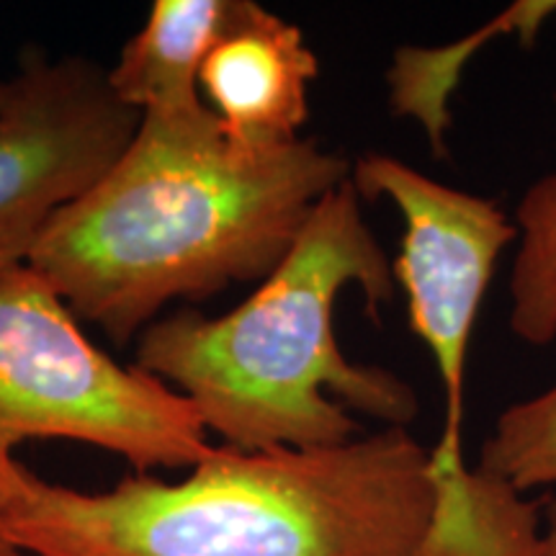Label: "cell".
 Segmentation results:
<instances>
[{
  "label": "cell",
  "mask_w": 556,
  "mask_h": 556,
  "mask_svg": "<svg viewBox=\"0 0 556 556\" xmlns=\"http://www.w3.org/2000/svg\"><path fill=\"white\" fill-rule=\"evenodd\" d=\"M348 178L351 160L315 139L253 152L229 142L208 106L142 114L127 150L54 214L26 266L75 317L129 345L170 302L263 281Z\"/></svg>",
  "instance_id": "6da1fadb"
},
{
  "label": "cell",
  "mask_w": 556,
  "mask_h": 556,
  "mask_svg": "<svg viewBox=\"0 0 556 556\" xmlns=\"http://www.w3.org/2000/svg\"><path fill=\"white\" fill-rule=\"evenodd\" d=\"M433 505L407 428L319 448L214 446L178 482L80 492L29 469L0 513L26 556H409Z\"/></svg>",
  "instance_id": "7a4b0ae2"
},
{
  "label": "cell",
  "mask_w": 556,
  "mask_h": 556,
  "mask_svg": "<svg viewBox=\"0 0 556 556\" xmlns=\"http://www.w3.org/2000/svg\"><path fill=\"white\" fill-rule=\"evenodd\" d=\"M351 287L377 315L397 283L348 178L317 201L289 253L240 307L160 317L137 338L135 366L184 394L222 446H336L361 435L353 413L407 428L420 409L415 389L340 351L336 304Z\"/></svg>",
  "instance_id": "3957f363"
},
{
  "label": "cell",
  "mask_w": 556,
  "mask_h": 556,
  "mask_svg": "<svg viewBox=\"0 0 556 556\" xmlns=\"http://www.w3.org/2000/svg\"><path fill=\"white\" fill-rule=\"evenodd\" d=\"M65 438L139 475L191 469L214 446L184 394L93 345L58 291L21 266L0 276V513L29 469L13 451Z\"/></svg>",
  "instance_id": "277c9868"
},
{
  "label": "cell",
  "mask_w": 556,
  "mask_h": 556,
  "mask_svg": "<svg viewBox=\"0 0 556 556\" xmlns=\"http://www.w3.org/2000/svg\"><path fill=\"white\" fill-rule=\"evenodd\" d=\"M139 119L96 60L21 52L0 106V276L29 263L54 214L106 176Z\"/></svg>",
  "instance_id": "5b68a950"
},
{
  "label": "cell",
  "mask_w": 556,
  "mask_h": 556,
  "mask_svg": "<svg viewBox=\"0 0 556 556\" xmlns=\"http://www.w3.org/2000/svg\"><path fill=\"white\" fill-rule=\"evenodd\" d=\"M351 184L361 201H392L405 222L394 283L405 291L409 328L433 356L446 392L438 443L462 446L471 332L500 255L518 240L516 222L492 199L441 184L384 152L351 163Z\"/></svg>",
  "instance_id": "8992f818"
},
{
  "label": "cell",
  "mask_w": 556,
  "mask_h": 556,
  "mask_svg": "<svg viewBox=\"0 0 556 556\" xmlns=\"http://www.w3.org/2000/svg\"><path fill=\"white\" fill-rule=\"evenodd\" d=\"M319 62L299 26L238 0L232 24L199 70V93L222 131L242 150H276L299 139L309 119V86Z\"/></svg>",
  "instance_id": "52a82bcc"
},
{
  "label": "cell",
  "mask_w": 556,
  "mask_h": 556,
  "mask_svg": "<svg viewBox=\"0 0 556 556\" xmlns=\"http://www.w3.org/2000/svg\"><path fill=\"white\" fill-rule=\"evenodd\" d=\"M433 505L409 556H544L536 500L490 471L469 467L462 446L430 451Z\"/></svg>",
  "instance_id": "ba28073f"
},
{
  "label": "cell",
  "mask_w": 556,
  "mask_h": 556,
  "mask_svg": "<svg viewBox=\"0 0 556 556\" xmlns=\"http://www.w3.org/2000/svg\"><path fill=\"white\" fill-rule=\"evenodd\" d=\"M235 11L238 0H155L148 24L109 67L111 90L142 114L201 111L199 70Z\"/></svg>",
  "instance_id": "9c48e42d"
},
{
  "label": "cell",
  "mask_w": 556,
  "mask_h": 556,
  "mask_svg": "<svg viewBox=\"0 0 556 556\" xmlns=\"http://www.w3.org/2000/svg\"><path fill=\"white\" fill-rule=\"evenodd\" d=\"M556 13V0H526L510 5L490 26L441 50H400L389 67V103L400 116L422 124L430 144L443 152V137L451 124L448 99L456 88L458 70L479 47L497 34H520L528 45L536 39L541 24Z\"/></svg>",
  "instance_id": "30bf717a"
},
{
  "label": "cell",
  "mask_w": 556,
  "mask_h": 556,
  "mask_svg": "<svg viewBox=\"0 0 556 556\" xmlns=\"http://www.w3.org/2000/svg\"><path fill=\"white\" fill-rule=\"evenodd\" d=\"M510 330L528 345L556 340V173L533 180L516 208Z\"/></svg>",
  "instance_id": "8fae6325"
},
{
  "label": "cell",
  "mask_w": 556,
  "mask_h": 556,
  "mask_svg": "<svg viewBox=\"0 0 556 556\" xmlns=\"http://www.w3.org/2000/svg\"><path fill=\"white\" fill-rule=\"evenodd\" d=\"M477 467L526 495L556 486V384L500 413Z\"/></svg>",
  "instance_id": "7c38bea8"
},
{
  "label": "cell",
  "mask_w": 556,
  "mask_h": 556,
  "mask_svg": "<svg viewBox=\"0 0 556 556\" xmlns=\"http://www.w3.org/2000/svg\"><path fill=\"white\" fill-rule=\"evenodd\" d=\"M544 556H556V500L544 513Z\"/></svg>",
  "instance_id": "4fadbf2b"
},
{
  "label": "cell",
  "mask_w": 556,
  "mask_h": 556,
  "mask_svg": "<svg viewBox=\"0 0 556 556\" xmlns=\"http://www.w3.org/2000/svg\"><path fill=\"white\" fill-rule=\"evenodd\" d=\"M0 556H26V554H21L18 548L11 544V541L0 533Z\"/></svg>",
  "instance_id": "5bb4252c"
},
{
  "label": "cell",
  "mask_w": 556,
  "mask_h": 556,
  "mask_svg": "<svg viewBox=\"0 0 556 556\" xmlns=\"http://www.w3.org/2000/svg\"><path fill=\"white\" fill-rule=\"evenodd\" d=\"M5 101V80H0V106H3Z\"/></svg>",
  "instance_id": "9a60e30c"
}]
</instances>
